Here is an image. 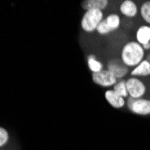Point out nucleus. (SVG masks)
<instances>
[{"mask_svg":"<svg viewBox=\"0 0 150 150\" xmlns=\"http://www.w3.org/2000/svg\"><path fill=\"white\" fill-rule=\"evenodd\" d=\"M128 105L129 110L139 115H149L150 114V100L139 98L134 99L129 97L128 100Z\"/></svg>","mask_w":150,"mask_h":150,"instance_id":"nucleus-5","label":"nucleus"},{"mask_svg":"<svg viewBox=\"0 0 150 150\" xmlns=\"http://www.w3.org/2000/svg\"><path fill=\"white\" fill-rule=\"evenodd\" d=\"M126 86L128 89V93L129 97L134 99H139L141 98L146 93V86L143 82L137 78L131 76L128 80H126Z\"/></svg>","mask_w":150,"mask_h":150,"instance_id":"nucleus-3","label":"nucleus"},{"mask_svg":"<svg viewBox=\"0 0 150 150\" xmlns=\"http://www.w3.org/2000/svg\"><path fill=\"white\" fill-rule=\"evenodd\" d=\"M9 139V135L6 129L0 128V146H5Z\"/></svg>","mask_w":150,"mask_h":150,"instance_id":"nucleus-17","label":"nucleus"},{"mask_svg":"<svg viewBox=\"0 0 150 150\" xmlns=\"http://www.w3.org/2000/svg\"><path fill=\"white\" fill-rule=\"evenodd\" d=\"M96 32L101 34V35H105V34H109V33H111L112 32H113L111 28H110V26H109L105 21V19H103L100 24L98 25L97 27V29H96Z\"/></svg>","mask_w":150,"mask_h":150,"instance_id":"nucleus-16","label":"nucleus"},{"mask_svg":"<svg viewBox=\"0 0 150 150\" xmlns=\"http://www.w3.org/2000/svg\"><path fill=\"white\" fill-rule=\"evenodd\" d=\"M140 15L145 22L150 24V1H146L140 7Z\"/></svg>","mask_w":150,"mask_h":150,"instance_id":"nucleus-15","label":"nucleus"},{"mask_svg":"<svg viewBox=\"0 0 150 150\" xmlns=\"http://www.w3.org/2000/svg\"><path fill=\"white\" fill-rule=\"evenodd\" d=\"M109 5L108 0H86L81 2V6L84 10H104Z\"/></svg>","mask_w":150,"mask_h":150,"instance_id":"nucleus-9","label":"nucleus"},{"mask_svg":"<svg viewBox=\"0 0 150 150\" xmlns=\"http://www.w3.org/2000/svg\"><path fill=\"white\" fill-rule=\"evenodd\" d=\"M113 91H115L118 94H120V96H122L123 98H126L129 96V93H128V89H127V86H126V80L121 79L120 81H118L116 85L113 86Z\"/></svg>","mask_w":150,"mask_h":150,"instance_id":"nucleus-13","label":"nucleus"},{"mask_svg":"<svg viewBox=\"0 0 150 150\" xmlns=\"http://www.w3.org/2000/svg\"><path fill=\"white\" fill-rule=\"evenodd\" d=\"M120 11L123 16L129 18H133L138 13V6L132 0H124L120 6Z\"/></svg>","mask_w":150,"mask_h":150,"instance_id":"nucleus-8","label":"nucleus"},{"mask_svg":"<svg viewBox=\"0 0 150 150\" xmlns=\"http://www.w3.org/2000/svg\"><path fill=\"white\" fill-rule=\"evenodd\" d=\"M87 64H88L89 69L92 71V73H98L103 70V65L95 59V56L93 55V54L87 57Z\"/></svg>","mask_w":150,"mask_h":150,"instance_id":"nucleus-12","label":"nucleus"},{"mask_svg":"<svg viewBox=\"0 0 150 150\" xmlns=\"http://www.w3.org/2000/svg\"><path fill=\"white\" fill-rule=\"evenodd\" d=\"M104 97L105 100L108 102V103L115 109L123 108L126 104L125 98L120 96V94H118L113 90H107L104 93Z\"/></svg>","mask_w":150,"mask_h":150,"instance_id":"nucleus-7","label":"nucleus"},{"mask_svg":"<svg viewBox=\"0 0 150 150\" xmlns=\"http://www.w3.org/2000/svg\"><path fill=\"white\" fill-rule=\"evenodd\" d=\"M145 50L138 42H129L122 47L120 59L128 67H137L144 59Z\"/></svg>","mask_w":150,"mask_h":150,"instance_id":"nucleus-1","label":"nucleus"},{"mask_svg":"<svg viewBox=\"0 0 150 150\" xmlns=\"http://www.w3.org/2000/svg\"><path fill=\"white\" fill-rule=\"evenodd\" d=\"M103 13L101 10L86 11L81 19V28L86 33H93L96 31L98 25L103 20Z\"/></svg>","mask_w":150,"mask_h":150,"instance_id":"nucleus-2","label":"nucleus"},{"mask_svg":"<svg viewBox=\"0 0 150 150\" xmlns=\"http://www.w3.org/2000/svg\"><path fill=\"white\" fill-rule=\"evenodd\" d=\"M105 21L112 31L117 30L120 25V17L117 13H111V15H109L105 18Z\"/></svg>","mask_w":150,"mask_h":150,"instance_id":"nucleus-14","label":"nucleus"},{"mask_svg":"<svg viewBox=\"0 0 150 150\" xmlns=\"http://www.w3.org/2000/svg\"><path fill=\"white\" fill-rule=\"evenodd\" d=\"M107 69L117 79L123 78L129 72V67L119 59H112L107 64Z\"/></svg>","mask_w":150,"mask_h":150,"instance_id":"nucleus-6","label":"nucleus"},{"mask_svg":"<svg viewBox=\"0 0 150 150\" xmlns=\"http://www.w3.org/2000/svg\"><path fill=\"white\" fill-rule=\"evenodd\" d=\"M92 80L94 84L103 87L114 86L118 82V79L108 69H103L98 73H92Z\"/></svg>","mask_w":150,"mask_h":150,"instance_id":"nucleus-4","label":"nucleus"},{"mask_svg":"<svg viewBox=\"0 0 150 150\" xmlns=\"http://www.w3.org/2000/svg\"><path fill=\"white\" fill-rule=\"evenodd\" d=\"M142 47L144 48V50H149V49H150V42H149V43H146V44H145V45H143Z\"/></svg>","mask_w":150,"mask_h":150,"instance_id":"nucleus-18","label":"nucleus"},{"mask_svg":"<svg viewBox=\"0 0 150 150\" xmlns=\"http://www.w3.org/2000/svg\"><path fill=\"white\" fill-rule=\"evenodd\" d=\"M131 76H150V61L143 60L137 67H135L130 72Z\"/></svg>","mask_w":150,"mask_h":150,"instance_id":"nucleus-10","label":"nucleus"},{"mask_svg":"<svg viewBox=\"0 0 150 150\" xmlns=\"http://www.w3.org/2000/svg\"><path fill=\"white\" fill-rule=\"evenodd\" d=\"M137 42L142 46L150 42V26L142 25L136 33Z\"/></svg>","mask_w":150,"mask_h":150,"instance_id":"nucleus-11","label":"nucleus"}]
</instances>
